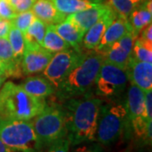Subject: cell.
<instances>
[{
	"instance_id": "obj_22",
	"label": "cell",
	"mask_w": 152,
	"mask_h": 152,
	"mask_svg": "<svg viewBox=\"0 0 152 152\" xmlns=\"http://www.w3.org/2000/svg\"><path fill=\"white\" fill-rule=\"evenodd\" d=\"M42 47L52 53H56L71 48L69 44L67 43L55 31L54 25L47 26L42 41Z\"/></svg>"
},
{
	"instance_id": "obj_2",
	"label": "cell",
	"mask_w": 152,
	"mask_h": 152,
	"mask_svg": "<svg viewBox=\"0 0 152 152\" xmlns=\"http://www.w3.org/2000/svg\"><path fill=\"white\" fill-rule=\"evenodd\" d=\"M46 106L44 98L33 96L13 82H6L0 89V119L31 120Z\"/></svg>"
},
{
	"instance_id": "obj_29",
	"label": "cell",
	"mask_w": 152,
	"mask_h": 152,
	"mask_svg": "<svg viewBox=\"0 0 152 152\" xmlns=\"http://www.w3.org/2000/svg\"><path fill=\"white\" fill-rule=\"evenodd\" d=\"M17 13L11 7L9 0H0V18L8 20H13Z\"/></svg>"
},
{
	"instance_id": "obj_32",
	"label": "cell",
	"mask_w": 152,
	"mask_h": 152,
	"mask_svg": "<svg viewBox=\"0 0 152 152\" xmlns=\"http://www.w3.org/2000/svg\"><path fill=\"white\" fill-rule=\"evenodd\" d=\"M12 26L10 20L0 19V38H7Z\"/></svg>"
},
{
	"instance_id": "obj_10",
	"label": "cell",
	"mask_w": 152,
	"mask_h": 152,
	"mask_svg": "<svg viewBox=\"0 0 152 152\" xmlns=\"http://www.w3.org/2000/svg\"><path fill=\"white\" fill-rule=\"evenodd\" d=\"M137 37L133 31H129L114 42L112 47L102 55L103 61L126 69L132 54L134 42Z\"/></svg>"
},
{
	"instance_id": "obj_37",
	"label": "cell",
	"mask_w": 152,
	"mask_h": 152,
	"mask_svg": "<svg viewBox=\"0 0 152 152\" xmlns=\"http://www.w3.org/2000/svg\"><path fill=\"white\" fill-rule=\"evenodd\" d=\"M7 78L4 74H2V73H0V87L2 86V85H3V83L4 82L5 80V79Z\"/></svg>"
},
{
	"instance_id": "obj_11",
	"label": "cell",
	"mask_w": 152,
	"mask_h": 152,
	"mask_svg": "<svg viewBox=\"0 0 152 152\" xmlns=\"http://www.w3.org/2000/svg\"><path fill=\"white\" fill-rule=\"evenodd\" d=\"M125 71L132 85L144 91L152 90V63L141 62L130 58Z\"/></svg>"
},
{
	"instance_id": "obj_6",
	"label": "cell",
	"mask_w": 152,
	"mask_h": 152,
	"mask_svg": "<svg viewBox=\"0 0 152 152\" xmlns=\"http://www.w3.org/2000/svg\"><path fill=\"white\" fill-rule=\"evenodd\" d=\"M128 121L125 105L118 103L102 105L96 140L103 145H109L117 141L124 130Z\"/></svg>"
},
{
	"instance_id": "obj_36",
	"label": "cell",
	"mask_w": 152,
	"mask_h": 152,
	"mask_svg": "<svg viewBox=\"0 0 152 152\" xmlns=\"http://www.w3.org/2000/svg\"><path fill=\"white\" fill-rule=\"evenodd\" d=\"M70 152V151H69ZM71 152H96L95 151V150H92L91 148H88L87 146H80L74 149Z\"/></svg>"
},
{
	"instance_id": "obj_4",
	"label": "cell",
	"mask_w": 152,
	"mask_h": 152,
	"mask_svg": "<svg viewBox=\"0 0 152 152\" xmlns=\"http://www.w3.org/2000/svg\"><path fill=\"white\" fill-rule=\"evenodd\" d=\"M31 122L43 150L67 137L65 113L64 109L58 107L47 105Z\"/></svg>"
},
{
	"instance_id": "obj_26",
	"label": "cell",
	"mask_w": 152,
	"mask_h": 152,
	"mask_svg": "<svg viewBox=\"0 0 152 152\" xmlns=\"http://www.w3.org/2000/svg\"><path fill=\"white\" fill-rule=\"evenodd\" d=\"M7 38L10 41L15 59L21 63V58L26 49V42L23 33L19 29L12 26Z\"/></svg>"
},
{
	"instance_id": "obj_24",
	"label": "cell",
	"mask_w": 152,
	"mask_h": 152,
	"mask_svg": "<svg viewBox=\"0 0 152 152\" xmlns=\"http://www.w3.org/2000/svg\"><path fill=\"white\" fill-rule=\"evenodd\" d=\"M131 58L134 59L152 63V42H149L140 37H136L133 49Z\"/></svg>"
},
{
	"instance_id": "obj_12",
	"label": "cell",
	"mask_w": 152,
	"mask_h": 152,
	"mask_svg": "<svg viewBox=\"0 0 152 152\" xmlns=\"http://www.w3.org/2000/svg\"><path fill=\"white\" fill-rule=\"evenodd\" d=\"M129 31H132V29L128 21V19L117 16L105 31L97 47L94 49L95 53L102 56L107 53V51L114 42L118 41Z\"/></svg>"
},
{
	"instance_id": "obj_34",
	"label": "cell",
	"mask_w": 152,
	"mask_h": 152,
	"mask_svg": "<svg viewBox=\"0 0 152 152\" xmlns=\"http://www.w3.org/2000/svg\"><path fill=\"white\" fill-rule=\"evenodd\" d=\"M0 152H26L21 150H18L15 148H12L10 146L6 145L3 142L0 140Z\"/></svg>"
},
{
	"instance_id": "obj_33",
	"label": "cell",
	"mask_w": 152,
	"mask_h": 152,
	"mask_svg": "<svg viewBox=\"0 0 152 152\" xmlns=\"http://www.w3.org/2000/svg\"><path fill=\"white\" fill-rule=\"evenodd\" d=\"M141 36L140 38L143 40L149 42H152V26L151 24H150L149 26H147L146 27L144 30H142Z\"/></svg>"
},
{
	"instance_id": "obj_13",
	"label": "cell",
	"mask_w": 152,
	"mask_h": 152,
	"mask_svg": "<svg viewBox=\"0 0 152 152\" xmlns=\"http://www.w3.org/2000/svg\"><path fill=\"white\" fill-rule=\"evenodd\" d=\"M118 16L110 7L108 10L90 28L83 37L82 45L87 50H94L97 47L107 29Z\"/></svg>"
},
{
	"instance_id": "obj_25",
	"label": "cell",
	"mask_w": 152,
	"mask_h": 152,
	"mask_svg": "<svg viewBox=\"0 0 152 152\" xmlns=\"http://www.w3.org/2000/svg\"><path fill=\"white\" fill-rule=\"evenodd\" d=\"M108 4L118 16L128 19L132 11L145 0H107Z\"/></svg>"
},
{
	"instance_id": "obj_15",
	"label": "cell",
	"mask_w": 152,
	"mask_h": 152,
	"mask_svg": "<svg viewBox=\"0 0 152 152\" xmlns=\"http://www.w3.org/2000/svg\"><path fill=\"white\" fill-rule=\"evenodd\" d=\"M125 107L129 120L132 121L138 118H143L148 121L145 107V91L140 88L131 84Z\"/></svg>"
},
{
	"instance_id": "obj_18",
	"label": "cell",
	"mask_w": 152,
	"mask_h": 152,
	"mask_svg": "<svg viewBox=\"0 0 152 152\" xmlns=\"http://www.w3.org/2000/svg\"><path fill=\"white\" fill-rule=\"evenodd\" d=\"M54 28L57 33L67 43L69 44L70 47L75 50L81 51L80 46L82 45L85 32L78 27L74 22L66 17L64 20L54 25Z\"/></svg>"
},
{
	"instance_id": "obj_28",
	"label": "cell",
	"mask_w": 152,
	"mask_h": 152,
	"mask_svg": "<svg viewBox=\"0 0 152 152\" xmlns=\"http://www.w3.org/2000/svg\"><path fill=\"white\" fill-rule=\"evenodd\" d=\"M37 0H9L13 10L18 13L31 10Z\"/></svg>"
},
{
	"instance_id": "obj_20",
	"label": "cell",
	"mask_w": 152,
	"mask_h": 152,
	"mask_svg": "<svg viewBox=\"0 0 152 152\" xmlns=\"http://www.w3.org/2000/svg\"><path fill=\"white\" fill-rule=\"evenodd\" d=\"M57 10L68 16L80 11L102 4V0H53Z\"/></svg>"
},
{
	"instance_id": "obj_16",
	"label": "cell",
	"mask_w": 152,
	"mask_h": 152,
	"mask_svg": "<svg viewBox=\"0 0 152 152\" xmlns=\"http://www.w3.org/2000/svg\"><path fill=\"white\" fill-rule=\"evenodd\" d=\"M152 20V2L151 0H145L141 4L132 11L128 21L130 25L132 31L138 37L139 34L151 24Z\"/></svg>"
},
{
	"instance_id": "obj_30",
	"label": "cell",
	"mask_w": 152,
	"mask_h": 152,
	"mask_svg": "<svg viewBox=\"0 0 152 152\" xmlns=\"http://www.w3.org/2000/svg\"><path fill=\"white\" fill-rule=\"evenodd\" d=\"M70 145L69 140L68 137H65L48 147V152H69Z\"/></svg>"
},
{
	"instance_id": "obj_3",
	"label": "cell",
	"mask_w": 152,
	"mask_h": 152,
	"mask_svg": "<svg viewBox=\"0 0 152 152\" xmlns=\"http://www.w3.org/2000/svg\"><path fill=\"white\" fill-rule=\"evenodd\" d=\"M102 63V55L96 53H84L55 92L66 100L86 95L95 86Z\"/></svg>"
},
{
	"instance_id": "obj_27",
	"label": "cell",
	"mask_w": 152,
	"mask_h": 152,
	"mask_svg": "<svg viewBox=\"0 0 152 152\" xmlns=\"http://www.w3.org/2000/svg\"><path fill=\"white\" fill-rule=\"evenodd\" d=\"M37 17L33 14L32 10L25 11L21 13H18L16 16L11 20V24L13 26L19 29L22 33H24L28 28L31 26Z\"/></svg>"
},
{
	"instance_id": "obj_21",
	"label": "cell",
	"mask_w": 152,
	"mask_h": 152,
	"mask_svg": "<svg viewBox=\"0 0 152 152\" xmlns=\"http://www.w3.org/2000/svg\"><path fill=\"white\" fill-rule=\"evenodd\" d=\"M0 59L8 67L9 77H19L21 75L20 62L15 59L8 38H0Z\"/></svg>"
},
{
	"instance_id": "obj_17",
	"label": "cell",
	"mask_w": 152,
	"mask_h": 152,
	"mask_svg": "<svg viewBox=\"0 0 152 152\" xmlns=\"http://www.w3.org/2000/svg\"><path fill=\"white\" fill-rule=\"evenodd\" d=\"M31 10L35 16L47 26L58 24L67 17L57 10L53 0H37Z\"/></svg>"
},
{
	"instance_id": "obj_35",
	"label": "cell",
	"mask_w": 152,
	"mask_h": 152,
	"mask_svg": "<svg viewBox=\"0 0 152 152\" xmlns=\"http://www.w3.org/2000/svg\"><path fill=\"white\" fill-rule=\"evenodd\" d=\"M0 73L4 74L6 77H9V69L6 64L0 59Z\"/></svg>"
},
{
	"instance_id": "obj_38",
	"label": "cell",
	"mask_w": 152,
	"mask_h": 152,
	"mask_svg": "<svg viewBox=\"0 0 152 152\" xmlns=\"http://www.w3.org/2000/svg\"><path fill=\"white\" fill-rule=\"evenodd\" d=\"M0 19H1V18H0Z\"/></svg>"
},
{
	"instance_id": "obj_14",
	"label": "cell",
	"mask_w": 152,
	"mask_h": 152,
	"mask_svg": "<svg viewBox=\"0 0 152 152\" xmlns=\"http://www.w3.org/2000/svg\"><path fill=\"white\" fill-rule=\"evenodd\" d=\"M109 9L110 6L108 4L102 3L85 10L69 15L67 18L86 33Z\"/></svg>"
},
{
	"instance_id": "obj_7",
	"label": "cell",
	"mask_w": 152,
	"mask_h": 152,
	"mask_svg": "<svg viewBox=\"0 0 152 152\" xmlns=\"http://www.w3.org/2000/svg\"><path fill=\"white\" fill-rule=\"evenodd\" d=\"M128 83L126 71L103 61L95 83L96 93L105 97H116L124 92Z\"/></svg>"
},
{
	"instance_id": "obj_19",
	"label": "cell",
	"mask_w": 152,
	"mask_h": 152,
	"mask_svg": "<svg viewBox=\"0 0 152 152\" xmlns=\"http://www.w3.org/2000/svg\"><path fill=\"white\" fill-rule=\"evenodd\" d=\"M22 89L31 95L38 98H45L55 93L53 86L50 82L42 76H31L20 85Z\"/></svg>"
},
{
	"instance_id": "obj_9",
	"label": "cell",
	"mask_w": 152,
	"mask_h": 152,
	"mask_svg": "<svg viewBox=\"0 0 152 152\" xmlns=\"http://www.w3.org/2000/svg\"><path fill=\"white\" fill-rule=\"evenodd\" d=\"M53 55L42 46L26 45L20 63L21 70L26 75L41 73L48 64Z\"/></svg>"
},
{
	"instance_id": "obj_31",
	"label": "cell",
	"mask_w": 152,
	"mask_h": 152,
	"mask_svg": "<svg viewBox=\"0 0 152 152\" xmlns=\"http://www.w3.org/2000/svg\"><path fill=\"white\" fill-rule=\"evenodd\" d=\"M145 107L148 121H152V90L145 91Z\"/></svg>"
},
{
	"instance_id": "obj_8",
	"label": "cell",
	"mask_w": 152,
	"mask_h": 152,
	"mask_svg": "<svg viewBox=\"0 0 152 152\" xmlns=\"http://www.w3.org/2000/svg\"><path fill=\"white\" fill-rule=\"evenodd\" d=\"M83 53L75 49H66L53 55L42 71L46 78L56 91L73 68L81 59Z\"/></svg>"
},
{
	"instance_id": "obj_23",
	"label": "cell",
	"mask_w": 152,
	"mask_h": 152,
	"mask_svg": "<svg viewBox=\"0 0 152 152\" xmlns=\"http://www.w3.org/2000/svg\"><path fill=\"white\" fill-rule=\"evenodd\" d=\"M47 25L41 20L36 18L31 26L23 33L26 45L29 46H42L44 35Z\"/></svg>"
},
{
	"instance_id": "obj_1",
	"label": "cell",
	"mask_w": 152,
	"mask_h": 152,
	"mask_svg": "<svg viewBox=\"0 0 152 152\" xmlns=\"http://www.w3.org/2000/svg\"><path fill=\"white\" fill-rule=\"evenodd\" d=\"M68 100L64 111L71 145L96 140L102 99L89 96Z\"/></svg>"
},
{
	"instance_id": "obj_5",
	"label": "cell",
	"mask_w": 152,
	"mask_h": 152,
	"mask_svg": "<svg viewBox=\"0 0 152 152\" xmlns=\"http://www.w3.org/2000/svg\"><path fill=\"white\" fill-rule=\"evenodd\" d=\"M0 140L23 151H43L31 120L0 119Z\"/></svg>"
}]
</instances>
